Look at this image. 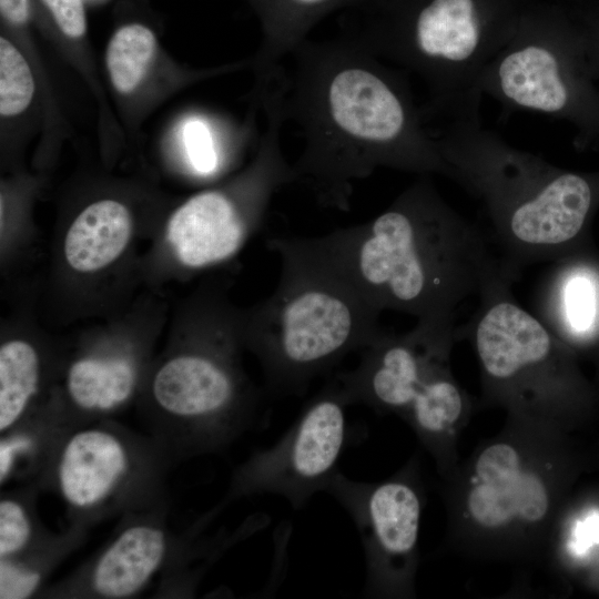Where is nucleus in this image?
<instances>
[{
    "mask_svg": "<svg viewBox=\"0 0 599 599\" xmlns=\"http://www.w3.org/2000/svg\"><path fill=\"white\" fill-rule=\"evenodd\" d=\"M285 58L290 69L280 64L268 81L284 121L302 132L295 182L318 203L348 211L354 183L378 167L449 177L405 71L348 35L305 39Z\"/></svg>",
    "mask_w": 599,
    "mask_h": 599,
    "instance_id": "obj_1",
    "label": "nucleus"
},
{
    "mask_svg": "<svg viewBox=\"0 0 599 599\" xmlns=\"http://www.w3.org/2000/svg\"><path fill=\"white\" fill-rule=\"evenodd\" d=\"M378 312L414 316L415 327L456 337L459 304L493 282L519 278L506 268L485 231L419 175L374 219L314 237H290Z\"/></svg>",
    "mask_w": 599,
    "mask_h": 599,
    "instance_id": "obj_2",
    "label": "nucleus"
},
{
    "mask_svg": "<svg viewBox=\"0 0 599 599\" xmlns=\"http://www.w3.org/2000/svg\"><path fill=\"white\" fill-rule=\"evenodd\" d=\"M556 424L506 416L441 480L446 547L469 558L531 566L546 561L558 520L599 448Z\"/></svg>",
    "mask_w": 599,
    "mask_h": 599,
    "instance_id": "obj_3",
    "label": "nucleus"
},
{
    "mask_svg": "<svg viewBox=\"0 0 599 599\" xmlns=\"http://www.w3.org/2000/svg\"><path fill=\"white\" fill-rule=\"evenodd\" d=\"M449 179L479 200L485 231L504 266H526L593 246L599 170L573 171L518 149L478 119L447 121L434 134Z\"/></svg>",
    "mask_w": 599,
    "mask_h": 599,
    "instance_id": "obj_4",
    "label": "nucleus"
},
{
    "mask_svg": "<svg viewBox=\"0 0 599 599\" xmlns=\"http://www.w3.org/2000/svg\"><path fill=\"white\" fill-rule=\"evenodd\" d=\"M527 0H363L348 37L426 85L424 115L480 118L481 73L514 34Z\"/></svg>",
    "mask_w": 599,
    "mask_h": 599,
    "instance_id": "obj_5",
    "label": "nucleus"
},
{
    "mask_svg": "<svg viewBox=\"0 0 599 599\" xmlns=\"http://www.w3.org/2000/svg\"><path fill=\"white\" fill-rule=\"evenodd\" d=\"M266 246L280 258V280L247 316L244 335L271 396L301 397L316 377L385 331L382 313L290 237H271Z\"/></svg>",
    "mask_w": 599,
    "mask_h": 599,
    "instance_id": "obj_6",
    "label": "nucleus"
},
{
    "mask_svg": "<svg viewBox=\"0 0 599 599\" xmlns=\"http://www.w3.org/2000/svg\"><path fill=\"white\" fill-rule=\"evenodd\" d=\"M501 277L478 296L479 306L457 341L471 343L480 369V406L506 416L586 430L599 413V394L579 354L524 309Z\"/></svg>",
    "mask_w": 599,
    "mask_h": 599,
    "instance_id": "obj_7",
    "label": "nucleus"
},
{
    "mask_svg": "<svg viewBox=\"0 0 599 599\" xmlns=\"http://www.w3.org/2000/svg\"><path fill=\"white\" fill-rule=\"evenodd\" d=\"M478 89L508 111L569 124L580 151L599 149V81L583 30L550 4H528Z\"/></svg>",
    "mask_w": 599,
    "mask_h": 599,
    "instance_id": "obj_8",
    "label": "nucleus"
},
{
    "mask_svg": "<svg viewBox=\"0 0 599 599\" xmlns=\"http://www.w3.org/2000/svg\"><path fill=\"white\" fill-rule=\"evenodd\" d=\"M455 342L416 327L403 334L385 329L359 352L356 367L334 377L349 405L399 417L436 465H448L474 413L451 370Z\"/></svg>",
    "mask_w": 599,
    "mask_h": 599,
    "instance_id": "obj_9",
    "label": "nucleus"
},
{
    "mask_svg": "<svg viewBox=\"0 0 599 599\" xmlns=\"http://www.w3.org/2000/svg\"><path fill=\"white\" fill-rule=\"evenodd\" d=\"M324 491L342 505L358 530L366 562L364 595L414 598L425 505L418 458L375 483L353 480L337 470Z\"/></svg>",
    "mask_w": 599,
    "mask_h": 599,
    "instance_id": "obj_10",
    "label": "nucleus"
},
{
    "mask_svg": "<svg viewBox=\"0 0 599 599\" xmlns=\"http://www.w3.org/2000/svg\"><path fill=\"white\" fill-rule=\"evenodd\" d=\"M351 406L334 376L303 407L270 448L255 453L237 471L234 491L267 493L303 508L338 470L347 444Z\"/></svg>",
    "mask_w": 599,
    "mask_h": 599,
    "instance_id": "obj_11",
    "label": "nucleus"
},
{
    "mask_svg": "<svg viewBox=\"0 0 599 599\" xmlns=\"http://www.w3.org/2000/svg\"><path fill=\"white\" fill-rule=\"evenodd\" d=\"M230 342H217L166 362L155 374L158 405L182 420L201 450L231 441L251 424L256 394L235 366Z\"/></svg>",
    "mask_w": 599,
    "mask_h": 599,
    "instance_id": "obj_12",
    "label": "nucleus"
},
{
    "mask_svg": "<svg viewBox=\"0 0 599 599\" xmlns=\"http://www.w3.org/2000/svg\"><path fill=\"white\" fill-rule=\"evenodd\" d=\"M280 184H268L237 199L223 190L201 192L171 216L166 238L179 262L201 270L221 264L243 247Z\"/></svg>",
    "mask_w": 599,
    "mask_h": 599,
    "instance_id": "obj_13",
    "label": "nucleus"
},
{
    "mask_svg": "<svg viewBox=\"0 0 599 599\" xmlns=\"http://www.w3.org/2000/svg\"><path fill=\"white\" fill-rule=\"evenodd\" d=\"M536 295L542 324L579 356L599 343V252L595 246L550 263Z\"/></svg>",
    "mask_w": 599,
    "mask_h": 599,
    "instance_id": "obj_14",
    "label": "nucleus"
},
{
    "mask_svg": "<svg viewBox=\"0 0 599 599\" xmlns=\"http://www.w3.org/2000/svg\"><path fill=\"white\" fill-rule=\"evenodd\" d=\"M131 466V451L119 435L102 427L80 429L67 438L59 451V490L74 508L98 507L120 488Z\"/></svg>",
    "mask_w": 599,
    "mask_h": 599,
    "instance_id": "obj_15",
    "label": "nucleus"
},
{
    "mask_svg": "<svg viewBox=\"0 0 599 599\" xmlns=\"http://www.w3.org/2000/svg\"><path fill=\"white\" fill-rule=\"evenodd\" d=\"M166 552L163 530L135 525L122 531L95 562L93 591L104 598H125L142 589L161 566Z\"/></svg>",
    "mask_w": 599,
    "mask_h": 599,
    "instance_id": "obj_16",
    "label": "nucleus"
},
{
    "mask_svg": "<svg viewBox=\"0 0 599 599\" xmlns=\"http://www.w3.org/2000/svg\"><path fill=\"white\" fill-rule=\"evenodd\" d=\"M132 219L114 200L87 206L72 222L64 240V256L78 272L99 271L114 262L129 244Z\"/></svg>",
    "mask_w": 599,
    "mask_h": 599,
    "instance_id": "obj_17",
    "label": "nucleus"
},
{
    "mask_svg": "<svg viewBox=\"0 0 599 599\" xmlns=\"http://www.w3.org/2000/svg\"><path fill=\"white\" fill-rule=\"evenodd\" d=\"M363 0H253L263 24L260 68L266 78L328 13L355 8Z\"/></svg>",
    "mask_w": 599,
    "mask_h": 599,
    "instance_id": "obj_18",
    "label": "nucleus"
},
{
    "mask_svg": "<svg viewBox=\"0 0 599 599\" xmlns=\"http://www.w3.org/2000/svg\"><path fill=\"white\" fill-rule=\"evenodd\" d=\"M67 390L71 400L88 412H109L132 395L136 369L123 356H88L75 361L67 373Z\"/></svg>",
    "mask_w": 599,
    "mask_h": 599,
    "instance_id": "obj_19",
    "label": "nucleus"
},
{
    "mask_svg": "<svg viewBox=\"0 0 599 599\" xmlns=\"http://www.w3.org/2000/svg\"><path fill=\"white\" fill-rule=\"evenodd\" d=\"M40 357L26 341L12 339L0 348V430L4 433L21 419L38 392Z\"/></svg>",
    "mask_w": 599,
    "mask_h": 599,
    "instance_id": "obj_20",
    "label": "nucleus"
},
{
    "mask_svg": "<svg viewBox=\"0 0 599 599\" xmlns=\"http://www.w3.org/2000/svg\"><path fill=\"white\" fill-rule=\"evenodd\" d=\"M155 37L145 26L131 23L112 35L106 50V67L113 87L132 92L142 81L155 51Z\"/></svg>",
    "mask_w": 599,
    "mask_h": 599,
    "instance_id": "obj_21",
    "label": "nucleus"
},
{
    "mask_svg": "<svg viewBox=\"0 0 599 599\" xmlns=\"http://www.w3.org/2000/svg\"><path fill=\"white\" fill-rule=\"evenodd\" d=\"M34 82L28 62L6 38L0 39V112L3 116L21 113L30 104Z\"/></svg>",
    "mask_w": 599,
    "mask_h": 599,
    "instance_id": "obj_22",
    "label": "nucleus"
},
{
    "mask_svg": "<svg viewBox=\"0 0 599 599\" xmlns=\"http://www.w3.org/2000/svg\"><path fill=\"white\" fill-rule=\"evenodd\" d=\"M182 142L190 165L202 176L214 174L220 156L209 123L201 118L189 119L182 129Z\"/></svg>",
    "mask_w": 599,
    "mask_h": 599,
    "instance_id": "obj_23",
    "label": "nucleus"
},
{
    "mask_svg": "<svg viewBox=\"0 0 599 599\" xmlns=\"http://www.w3.org/2000/svg\"><path fill=\"white\" fill-rule=\"evenodd\" d=\"M31 520L22 504L16 499L0 501V558H12L29 544Z\"/></svg>",
    "mask_w": 599,
    "mask_h": 599,
    "instance_id": "obj_24",
    "label": "nucleus"
},
{
    "mask_svg": "<svg viewBox=\"0 0 599 599\" xmlns=\"http://www.w3.org/2000/svg\"><path fill=\"white\" fill-rule=\"evenodd\" d=\"M0 598H24L37 587L40 575L17 565L11 558L1 559Z\"/></svg>",
    "mask_w": 599,
    "mask_h": 599,
    "instance_id": "obj_25",
    "label": "nucleus"
},
{
    "mask_svg": "<svg viewBox=\"0 0 599 599\" xmlns=\"http://www.w3.org/2000/svg\"><path fill=\"white\" fill-rule=\"evenodd\" d=\"M50 10L61 31L80 38L87 30L84 7L81 0H41Z\"/></svg>",
    "mask_w": 599,
    "mask_h": 599,
    "instance_id": "obj_26",
    "label": "nucleus"
},
{
    "mask_svg": "<svg viewBox=\"0 0 599 599\" xmlns=\"http://www.w3.org/2000/svg\"><path fill=\"white\" fill-rule=\"evenodd\" d=\"M581 28L597 79L599 81V14H590L581 21Z\"/></svg>",
    "mask_w": 599,
    "mask_h": 599,
    "instance_id": "obj_27",
    "label": "nucleus"
},
{
    "mask_svg": "<svg viewBox=\"0 0 599 599\" xmlns=\"http://www.w3.org/2000/svg\"><path fill=\"white\" fill-rule=\"evenodd\" d=\"M2 17L12 24H23L30 14L29 0H0Z\"/></svg>",
    "mask_w": 599,
    "mask_h": 599,
    "instance_id": "obj_28",
    "label": "nucleus"
},
{
    "mask_svg": "<svg viewBox=\"0 0 599 599\" xmlns=\"http://www.w3.org/2000/svg\"><path fill=\"white\" fill-rule=\"evenodd\" d=\"M589 356L593 359L595 365H596V379L593 384L599 394V343L597 344V346L595 347V349L591 352Z\"/></svg>",
    "mask_w": 599,
    "mask_h": 599,
    "instance_id": "obj_29",
    "label": "nucleus"
}]
</instances>
